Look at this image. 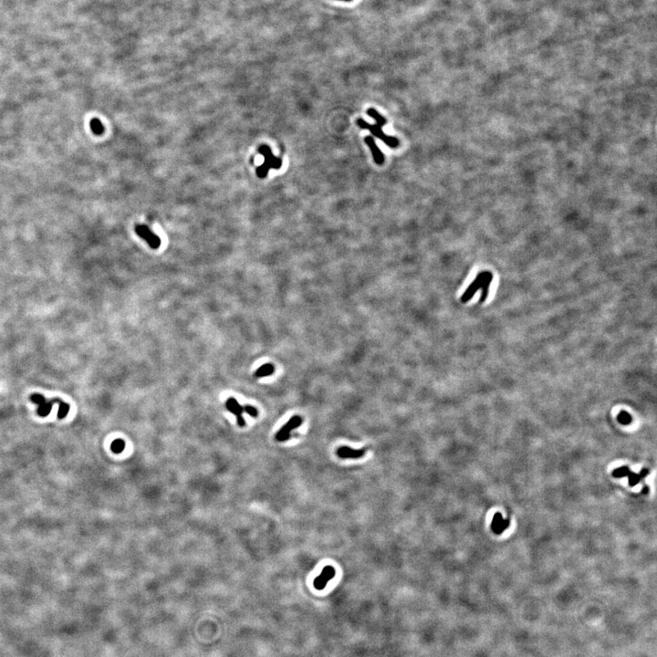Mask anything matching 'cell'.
Returning a JSON list of instances; mask_svg holds the SVG:
<instances>
[{
    "label": "cell",
    "instance_id": "obj_14",
    "mask_svg": "<svg viewBox=\"0 0 657 657\" xmlns=\"http://www.w3.org/2000/svg\"><path fill=\"white\" fill-rule=\"evenodd\" d=\"M492 526L493 528H495L494 530H495L496 532H500V531H502L503 529H505V527H503V526H505V521H503L500 514H497V515L495 516L494 521H493L492 523Z\"/></svg>",
    "mask_w": 657,
    "mask_h": 657
},
{
    "label": "cell",
    "instance_id": "obj_18",
    "mask_svg": "<svg viewBox=\"0 0 657 657\" xmlns=\"http://www.w3.org/2000/svg\"><path fill=\"white\" fill-rule=\"evenodd\" d=\"M641 478H642L641 476H637L636 474L630 473V485H631V486L636 485V484L638 483V481H639V479Z\"/></svg>",
    "mask_w": 657,
    "mask_h": 657
},
{
    "label": "cell",
    "instance_id": "obj_10",
    "mask_svg": "<svg viewBox=\"0 0 657 657\" xmlns=\"http://www.w3.org/2000/svg\"><path fill=\"white\" fill-rule=\"evenodd\" d=\"M364 141H365L366 145H368L369 148L371 150V152H372V154H373V157H374L375 163L379 164V165L383 164V161H384V155H383V152L380 150V148H379L377 145H376L374 137H372V136H367V137L364 139Z\"/></svg>",
    "mask_w": 657,
    "mask_h": 657
},
{
    "label": "cell",
    "instance_id": "obj_7",
    "mask_svg": "<svg viewBox=\"0 0 657 657\" xmlns=\"http://www.w3.org/2000/svg\"><path fill=\"white\" fill-rule=\"evenodd\" d=\"M335 576V569L333 566H325L321 573L314 580L313 585L315 589L321 591L326 587L327 583L334 579Z\"/></svg>",
    "mask_w": 657,
    "mask_h": 657
},
{
    "label": "cell",
    "instance_id": "obj_19",
    "mask_svg": "<svg viewBox=\"0 0 657 657\" xmlns=\"http://www.w3.org/2000/svg\"><path fill=\"white\" fill-rule=\"evenodd\" d=\"M341 1H344V2H351V1H353V0H341Z\"/></svg>",
    "mask_w": 657,
    "mask_h": 657
},
{
    "label": "cell",
    "instance_id": "obj_4",
    "mask_svg": "<svg viewBox=\"0 0 657 657\" xmlns=\"http://www.w3.org/2000/svg\"><path fill=\"white\" fill-rule=\"evenodd\" d=\"M31 402L35 404L39 405L38 408V414L41 417H46L49 415L50 413L52 406L54 403H60V399H53V400H46L44 396H42L40 393H33L30 396Z\"/></svg>",
    "mask_w": 657,
    "mask_h": 657
},
{
    "label": "cell",
    "instance_id": "obj_9",
    "mask_svg": "<svg viewBox=\"0 0 657 657\" xmlns=\"http://www.w3.org/2000/svg\"><path fill=\"white\" fill-rule=\"evenodd\" d=\"M366 454L365 449H353L349 447H341L337 450V455L340 458L343 459H358V458H363L364 455Z\"/></svg>",
    "mask_w": 657,
    "mask_h": 657
},
{
    "label": "cell",
    "instance_id": "obj_5",
    "mask_svg": "<svg viewBox=\"0 0 657 657\" xmlns=\"http://www.w3.org/2000/svg\"><path fill=\"white\" fill-rule=\"evenodd\" d=\"M135 232L141 239H145L147 244L149 245L150 248L153 249H159L161 246V239L158 236L153 233L148 227L144 225H137L135 227Z\"/></svg>",
    "mask_w": 657,
    "mask_h": 657
},
{
    "label": "cell",
    "instance_id": "obj_6",
    "mask_svg": "<svg viewBox=\"0 0 657 657\" xmlns=\"http://www.w3.org/2000/svg\"><path fill=\"white\" fill-rule=\"evenodd\" d=\"M302 424V418L299 415H294L289 419L288 423L283 425L276 434V440L279 442H284L289 440L290 432Z\"/></svg>",
    "mask_w": 657,
    "mask_h": 657
},
{
    "label": "cell",
    "instance_id": "obj_12",
    "mask_svg": "<svg viewBox=\"0 0 657 657\" xmlns=\"http://www.w3.org/2000/svg\"><path fill=\"white\" fill-rule=\"evenodd\" d=\"M90 127L91 132L95 135H101L104 133V127H103V125H102L101 122L99 119L94 118V119L91 120L90 123Z\"/></svg>",
    "mask_w": 657,
    "mask_h": 657
},
{
    "label": "cell",
    "instance_id": "obj_3",
    "mask_svg": "<svg viewBox=\"0 0 657 657\" xmlns=\"http://www.w3.org/2000/svg\"><path fill=\"white\" fill-rule=\"evenodd\" d=\"M259 152L264 156L265 162L257 168V174L259 178H265L269 173V170H279L282 165V161L280 158L274 156L271 149L268 145H261Z\"/></svg>",
    "mask_w": 657,
    "mask_h": 657
},
{
    "label": "cell",
    "instance_id": "obj_16",
    "mask_svg": "<svg viewBox=\"0 0 657 657\" xmlns=\"http://www.w3.org/2000/svg\"><path fill=\"white\" fill-rule=\"evenodd\" d=\"M243 408H244L245 412L247 413H249V415L252 416V417H257L258 414H259V413H258V410L255 408L254 406L247 405V406H245Z\"/></svg>",
    "mask_w": 657,
    "mask_h": 657
},
{
    "label": "cell",
    "instance_id": "obj_13",
    "mask_svg": "<svg viewBox=\"0 0 657 657\" xmlns=\"http://www.w3.org/2000/svg\"><path fill=\"white\" fill-rule=\"evenodd\" d=\"M125 442L123 439H116L112 445H111V449L112 451L115 454H121L125 449Z\"/></svg>",
    "mask_w": 657,
    "mask_h": 657
},
{
    "label": "cell",
    "instance_id": "obj_15",
    "mask_svg": "<svg viewBox=\"0 0 657 657\" xmlns=\"http://www.w3.org/2000/svg\"><path fill=\"white\" fill-rule=\"evenodd\" d=\"M58 404L60 405L59 412H58V418H65V417L67 416V414L69 413V411H70V405H69L68 403L62 402V401H60V403H58Z\"/></svg>",
    "mask_w": 657,
    "mask_h": 657
},
{
    "label": "cell",
    "instance_id": "obj_2",
    "mask_svg": "<svg viewBox=\"0 0 657 657\" xmlns=\"http://www.w3.org/2000/svg\"><path fill=\"white\" fill-rule=\"evenodd\" d=\"M492 274L488 271L482 272L478 274L477 279L474 280L471 285L468 287V289L466 290V292L463 294L461 297V301L462 302H468L469 299L473 297L474 294L478 291V289H482V295L480 298V301L483 302L484 300L487 298L488 294V289L490 287V284L492 281Z\"/></svg>",
    "mask_w": 657,
    "mask_h": 657
},
{
    "label": "cell",
    "instance_id": "obj_11",
    "mask_svg": "<svg viewBox=\"0 0 657 657\" xmlns=\"http://www.w3.org/2000/svg\"><path fill=\"white\" fill-rule=\"evenodd\" d=\"M275 372V367L273 364H266L262 366H260L254 375L257 378H262V377H267L269 375H272Z\"/></svg>",
    "mask_w": 657,
    "mask_h": 657
},
{
    "label": "cell",
    "instance_id": "obj_17",
    "mask_svg": "<svg viewBox=\"0 0 657 657\" xmlns=\"http://www.w3.org/2000/svg\"><path fill=\"white\" fill-rule=\"evenodd\" d=\"M619 421H620L621 423H623V424H627V423L631 422V417H630V415H629L627 413L622 412V413L619 414Z\"/></svg>",
    "mask_w": 657,
    "mask_h": 657
},
{
    "label": "cell",
    "instance_id": "obj_8",
    "mask_svg": "<svg viewBox=\"0 0 657 657\" xmlns=\"http://www.w3.org/2000/svg\"><path fill=\"white\" fill-rule=\"evenodd\" d=\"M226 408L229 410L230 413H233L237 416V421L239 426L243 427L246 424L244 417H243V412L244 408L239 404V402L235 398H229L226 402Z\"/></svg>",
    "mask_w": 657,
    "mask_h": 657
},
{
    "label": "cell",
    "instance_id": "obj_1",
    "mask_svg": "<svg viewBox=\"0 0 657 657\" xmlns=\"http://www.w3.org/2000/svg\"><path fill=\"white\" fill-rule=\"evenodd\" d=\"M367 115L370 117H372L373 119L375 120V125H370L367 122H365L364 119H358L356 121V124H357L359 127L361 129L369 130L372 133L373 136L378 138L381 141H383L385 145H388L389 147L396 148L399 145V141L397 138H395L393 136L386 135L383 132V127L386 124L385 118L380 115L378 112L374 108H370L367 111Z\"/></svg>",
    "mask_w": 657,
    "mask_h": 657
}]
</instances>
